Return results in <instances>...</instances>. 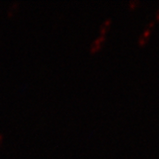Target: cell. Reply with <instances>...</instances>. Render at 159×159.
Instances as JSON below:
<instances>
[{
  "mask_svg": "<svg viewBox=\"0 0 159 159\" xmlns=\"http://www.w3.org/2000/svg\"><path fill=\"white\" fill-rule=\"evenodd\" d=\"M154 26H155V21H154V20H151V21H150V22L148 23V25L146 26V29H153Z\"/></svg>",
  "mask_w": 159,
  "mask_h": 159,
  "instance_id": "cell-6",
  "label": "cell"
},
{
  "mask_svg": "<svg viewBox=\"0 0 159 159\" xmlns=\"http://www.w3.org/2000/svg\"><path fill=\"white\" fill-rule=\"evenodd\" d=\"M156 20L159 21V8L157 9V11H156Z\"/></svg>",
  "mask_w": 159,
  "mask_h": 159,
  "instance_id": "cell-8",
  "label": "cell"
},
{
  "mask_svg": "<svg viewBox=\"0 0 159 159\" xmlns=\"http://www.w3.org/2000/svg\"><path fill=\"white\" fill-rule=\"evenodd\" d=\"M140 4L141 3H140L139 0H132V1H129V3H128V9L130 11H134V10H135L137 7L139 6Z\"/></svg>",
  "mask_w": 159,
  "mask_h": 159,
  "instance_id": "cell-5",
  "label": "cell"
},
{
  "mask_svg": "<svg viewBox=\"0 0 159 159\" xmlns=\"http://www.w3.org/2000/svg\"><path fill=\"white\" fill-rule=\"evenodd\" d=\"M106 42V36L102 35H98L96 39L91 43L90 47H89V52L91 54H97L99 51L102 50V46Z\"/></svg>",
  "mask_w": 159,
  "mask_h": 159,
  "instance_id": "cell-1",
  "label": "cell"
},
{
  "mask_svg": "<svg viewBox=\"0 0 159 159\" xmlns=\"http://www.w3.org/2000/svg\"><path fill=\"white\" fill-rule=\"evenodd\" d=\"M111 22H112V20L111 18H108L103 20V22L101 24V26L99 28V35L106 36V34H108V32L110 31Z\"/></svg>",
  "mask_w": 159,
  "mask_h": 159,
  "instance_id": "cell-2",
  "label": "cell"
},
{
  "mask_svg": "<svg viewBox=\"0 0 159 159\" xmlns=\"http://www.w3.org/2000/svg\"><path fill=\"white\" fill-rule=\"evenodd\" d=\"M19 4L18 3H12L11 5V6L9 7V9H8V11H7V17L9 18V19H11V18L14 17V15L17 13L18 10H19Z\"/></svg>",
  "mask_w": 159,
  "mask_h": 159,
  "instance_id": "cell-4",
  "label": "cell"
},
{
  "mask_svg": "<svg viewBox=\"0 0 159 159\" xmlns=\"http://www.w3.org/2000/svg\"><path fill=\"white\" fill-rule=\"evenodd\" d=\"M151 30L152 29H148L145 28L143 33L140 35V37L138 39V44H139V46L142 47V46H144L148 43V39H149V36H150V34H151Z\"/></svg>",
  "mask_w": 159,
  "mask_h": 159,
  "instance_id": "cell-3",
  "label": "cell"
},
{
  "mask_svg": "<svg viewBox=\"0 0 159 159\" xmlns=\"http://www.w3.org/2000/svg\"><path fill=\"white\" fill-rule=\"evenodd\" d=\"M3 142H4V135L2 134H0V148L3 145Z\"/></svg>",
  "mask_w": 159,
  "mask_h": 159,
  "instance_id": "cell-7",
  "label": "cell"
}]
</instances>
